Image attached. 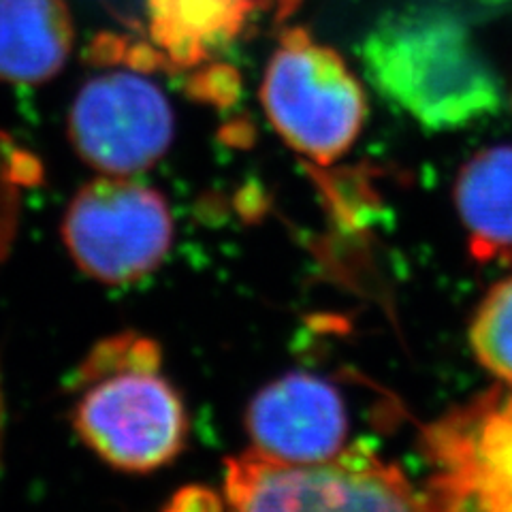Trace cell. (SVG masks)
I'll return each mask as SVG.
<instances>
[{
    "label": "cell",
    "instance_id": "6da1fadb",
    "mask_svg": "<svg viewBox=\"0 0 512 512\" xmlns=\"http://www.w3.org/2000/svg\"><path fill=\"white\" fill-rule=\"evenodd\" d=\"M361 58L384 99L431 131L468 126L502 103L500 79L468 26L440 7H408L382 18Z\"/></svg>",
    "mask_w": 512,
    "mask_h": 512
},
{
    "label": "cell",
    "instance_id": "7a4b0ae2",
    "mask_svg": "<svg viewBox=\"0 0 512 512\" xmlns=\"http://www.w3.org/2000/svg\"><path fill=\"white\" fill-rule=\"evenodd\" d=\"M227 512H423L406 476L367 448L320 463H282L259 453L227 461Z\"/></svg>",
    "mask_w": 512,
    "mask_h": 512
},
{
    "label": "cell",
    "instance_id": "3957f363",
    "mask_svg": "<svg viewBox=\"0 0 512 512\" xmlns=\"http://www.w3.org/2000/svg\"><path fill=\"white\" fill-rule=\"evenodd\" d=\"M261 101L276 133L295 152L329 165L357 141L365 94L346 62L303 28L284 32L261 86Z\"/></svg>",
    "mask_w": 512,
    "mask_h": 512
},
{
    "label": "cell",
    "instance_id": "277c9868",
    "mask_svg": "<svg viewBox=\"0 0 512 512\" xmlns=\"http://www.w3.org/2000/svg\"><path fill=\"white\" fill-rule=\"evenodd\" d=\"M158 367L133 365L94 378L75 406L77 434L118 470H158L186 444L184 402Z\"/></svg>",
    "mask_w": 512,
    "mask_h": 512
},
{
    "label": "cell",
    "instance_id": "5b68a950",
    "mask_svg": "<svg viewBox=\"0 0 512 512\" xmlns=\"http://www.w3.org/2000/svg\"><path fill=\"white\" fill-rule=\"evenodd\" d=\"M434 468L423 512H512V387H495L425 429Z\"/></svg>",
    "mask_w": 512,
    "mask_h": 512
},
{
    "label": "cell",
    "instance_id": "8992f818",
    "mask_svg": "<svg viewBox=\"0 0 512 512\" xmlns=\"http://www.w3.org/2000/svg\"><path fill=\"white\" fill-rule=\"evenodd\" d=\"M62 237L84 274L105 284H126L165 261L173 218L158 190L103 178L77 192L64 216Z\"/></svg>",
    "mask_w": 512,
    "mask_h": 512
},
{
    "label": "cell",
    "instance_id": "52a82bcc",
    "mask_svg": "<svg viewBox=\"0 0 512 512\" xmlns=\"http://www.w3.org/2000/svg\"><path fill=\"white\" fill-rule=\"evenodd\" d=\"M69 137L90 167L124 178L165 156L173 139V109L146 75L109 71L77 92Z\"/></svg>",
    "mask_w": 512,
    "mask_h": 512
},
{
    "label": "cell",
    "instance_id": "ba28073f",
    "mask_svg": "<svg viewBox=\"0 0 512 512\" xmlns=\"http://www.w3.org/2000/svg\"><path fill=\"white\" fill-rule=\"evenodd\" d=\"M254 453L282 463H320L344 453L348 414L338 389L314 374H286L246 412Z\"/></svg>",
    "mask_w": 512,
    "mask_h": 512
},
{
    "label": "cell",
    "instance_id": "9c48e42d",
    "mask_svg": "<svg viewBox=\"0 0 512 512\" xmlns=\"http://www.w3.org/2000/svg\"><path fill=\"white\" fill-rule=\"evenodd\" d=\"M71 47L64 0H0V82L43 84L62 71Z\"/></svg>",
    "mask_w": 512,
    "mask_h": 512
},
{
    "label": "cell",
    "instance_id": "30bf717a",
    "mask_svg": "<svg viewBox=\"0 0 512 512\" xmlns=\"http://www.w3.org/2000/svg\"><path fill=\"white\" fill-rule=\"evenodd\" d=\"M455 203L476 261L512 256V146H493L461 169Z\"/></svg>",
    "mask_w": 512,
    "mask_h": 512
},
{
    "label": "cell",
    "instance_id": "8fae6325",
    "mask_svg": "<svg viewBox=\"0 0 512 512\" xmlns=\"http://www.w3.org/2000/svg\"><path fill=\"white\" fill-rule=\"evenodd\" d=\"M256 0H148L150 32L175 69H199L235 41Z\"/></svg>",
    "mask_w": 512,
    "mask_h": 512
},
{
    "label": "cell",
    "instance_id": "7c38bea8",
    "mask_svg": "<svg viewBox=\"0 0 512 512\" xmlns=\"http://www.w3.org/2000/svg\"><path fill=\"white\" fill-rule=\"evenodd\" d=\"M470 344L478 363L512 387V276L480 301L470 325Z\"/></svg>",
    "mask_w": 512,
    "mask_h": 512
},
{
    "label": "cell",
    "instance_id": "4fadbf2b",
    "mask_svg": "<svg viewBox=\"0 0 512 512\" xmlns=\"http://www.w3.org/2000/svg\"><path fill=\"white\" fill-rule=\"evenodd\" d=\"M188 79V94L201 103L214 105L218 109H229L239 101L242 94V79L231 64H210L199 67Z\"/></svg>",
    "mask_w": 512,
    "mask_h": 512
},
{
    "label": "cell",
    "instance_id": "5bb4252c",
    "mask_svg": "<svg viewBox=\"0 0 512 512\" xmlns=\"http://www.w3.org/2000/svg\"><path fill=\"white\" fill-rule=\"evenodd\" d=\"M165 512H224V502L212 489L192 485L175 493Z\"/></svg>",
    "mask_w": 512,
    "mask_h": 512
},
{
    "label": "cell",
    "instance_id": "9a60e30c",
    "mask_svg": "<svg viewBox=\"0 0 512 512\" xmlns=\"http://www.w3.org/2000/svg\"><path fill=\"white\" fill-rule=\"evenodd\" d=\"M478 3H485V5H498V3H504V0H478Z\"/></svg>",
    "mask_w": 512,
    "mask_h": 512
}]
</instances>
